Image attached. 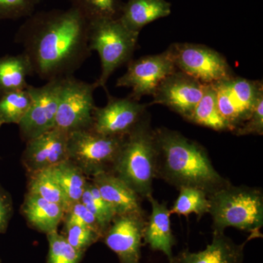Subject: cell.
Listing matches in <instances>:
<instances>
[{
  "mask_svg": "<svg viewBox=\"0 0 263 263\" xmlns=\"http://www.w3.org/2000/svg\"><path fill=\"white\" fill-rule=\"evenodd\" d=\"M27 176L28 193L35 194L48 201L59 204L65 210L68 208L63 192L51 168L27 173Z\"/></svg>",
  "mask_w": 263,
  "mask_h": 263,
  "instance_id": "24",
  "label": "cell"
},
{
  "mask_svg": "<svg viewBox=\"0 0 263 263\" xmlns=\"http://www.w3.org/2000/svg\"><path fill=\"white\" fill-rule=\"evenodd\" d=\"M152 205V213L146 219L143 240L154 251L163 252L169 260L174 257L173 247L176 238L171 224V212L164 202L156 200L153 195L147 197Z\"/></svg>",
  "mask_w": 263,
  "mask_h": 263,
  "instance_id": "17",
  "label": "cell"
},
{
  "mask_svg": "<svg viewBox=\"0 0 263 263\" xmlns=\"http://www.w3.org/2000/svg\"><path fill=\"white\" fill-rule=\"evenodd\" d=\"M65 208L27 192L21 206V214L32 229L48 235L58 230L63 220Z\"/></svg>",
  "mask_w": 263,
  "mask_h": 263,
  "instance_id": "19",
  "label": "cell"
},
{
  "mask_svg": "<svg viewBox=\"0 0 263 263\" xmlns=\"http://www.w3.org/2000/svg\"><path fill=\"white\" fill-rule=\"evenodd\" d=\"M69 133L53 128L26 142L22 163L27 173L51 168L68 160Z\"/></svg>",
  "mask_w": 263,
  "mask_h": 263,
  "instance_id": "15",
  "label": "cell"
},
{
  "mask_svg": "<svg viewBox=\"0 0 263 263\" xmlns=\"http://www.w3.org/2000/svg\"><path fill=\"white\" fill-rule=\"evenodd\" d=\"M208 197L214 233H224L231 227L257 238L262 236L263 193L260 188L234 186L230 183Z\"/></svg>",
  "mask_w": 263,
  "mask_h": 263,
  "instance_id": "3",
  "label": "cell"
},
{
  "mask_svg": "<svg viewBox=\"0 0 263 263\" xmlns=\"http://www.w3.org/2000/svg\"><path fill=\"white\" fill-rule=\"evenodd\" d=\"M91 181L116 215L145 213L141 197L113 173H101L91 178Z\"/></svg>",
  "mask_w": 263,
  "mask_h": 263,
  "instance_id": "16",
  "label": "cell"
},
{
  "mask_svg": "<svg viewBox=\"0 0 263 263\" xmlns=\"http://www.w3.org/2000/svg\"><path fill=\"white\" fill-rule=\"evenodd\" d=\"M205 85L176 70L159 85L152 95L151 105L167 107L187 121L202 98Z\"/></svg>",
  "mask_w": 263,
  "mask_h": 263,
  "instance_id": "13",
  "label": "cell"
},
{
  "mask_svg": "<svg viewBox=\"0 0 263 263\" xmlns=\"http://www.w3.org/2000/svg\"><path fill=\"white\" fill-rule=\"evenodd\" d=\"M167 51L177 70L203 84H212L233 76L226 57L204 45L176 43Z\"/></svg>",
  "mask_w": 263,
  "mask_h": 263,
  "instance_id": "9",
  "label": "cell"
},
{
  "mask_svg": "<svg viewBox=\"0 0 263 263\" xmlns=\"http://www.w3.org/2000/svg\"><path fill=\"white\" fill-rule=\"evenodd\" d=\"M89 22L70 7L34 12L15 36L34 74L46 81L73 76L91 55Z\"/></svg>",
  "mask_w": 263,
  "mask_h": 263,
  "instance_id": "1",
  "label": "cell"
},
{
  "mask_svg": "<svg viewBox=\"0 0 263 263\" xmlns=\"http://www.w3.org/2000/svg\"><path fill=\"white\" fill-rule=\"evenodd\" d=\"M89 22L119 19L124 3L122 0H68Z\"/></svg>",
  "mask_w": 263,
  "mask_h": 263,
  "instance_id": "25",
  "label": "cell"
},
{
  "mask_svg": "<svg viewBox=\"0 0 263 263\" xmlns=\"http://www.w3.org/2000/svg\"><path fill=\"white\" fill-rule=\"evenodd\" d=\"M179 190V197L170 210L171 214L188 216L195 214L199 217H202L209 214L210 202L205 192L193 187H182Z\"/></svg>",
  "mask_w": 263,
  "mask_h": 263,
  "instance_id": "27",
  "label": "cell"
},
{
  "mask_svg": "<svg viewBox=\"0 0 263 263\" xmlns=\"http://www.w3.org/2000/svg\"><path fill=\"white\" fill-rule=\"evenodd\" d=\"M33 75L32 64L24 52L0 57V97L27 89V78Z\"/></svg>",
  "mask_w": 263,
  "mask_h": 263,
  "instance_id": "21",
  "label": "cell"
},
{
  "mask_svg": "<svg viewBox=\"0 0 263 263\" xmlns=\"http://www.w3.org/2000/svg\"><path fill=\"white\" fill-rule=\"evenodd\" d=\"M187 121L215 131H230L229 126L219 113L216 91L212 84L205 85L203 95Z\"/></svg>",
  "mask_w": 263,
  "mask_h": 263,
  "instance_id": "23",
  "label": "cell"
},
{
  "mask_svg": "<svg viewBox=\"0 0 263 263\" xmlns=\"http://www.w3.org/2000/svg\"><path fill=\"white\" fill-rule=\"evenodd\" d=\"M13 214L11 196L0 185V234L5 233Z\"/></svg>",
  "mask_w": 263,
  "mask_h": 263,
  "instance_id": "34",
  "label": "cell"
},
{
  "mask_svg": "<svg viewBox=\"0 0 263 263\" xmlns=\"http://www.w3.org/2000/svg\"><path fill=\"white\" fill-rule=\"evenodd\" d=\"M32 102L27 88L0 97V124H18L28 111Z\"/></svg>",
  "mask_w": 263,
  "mask_h": 263,
  "instance_id": "26",
  "label": "cell"
},
{
  "mask_svg": "<svg viewBox=\"0 0 263 263\" xmlns=\"http://www.w3.org/2000/svg\"><path fill=\"white\" fill-rule=\"evenodd\" d=\"M51 169L63 192L68 207L74 202L80 201L89 181L83 171L69 159Z\"/></svg>",
  "mask_w": 263,
  "mask_h": 263,
  "instance_id": "22",
  "label": "cell"
},
{
  "mask_svg": "<svg viewBox=\"0 0 263 263\" xmlns=\"http://www.w3.org/2000/svg\"><path fill=\"white\" fill-rule=\"evenodd\" d=\"M169 261L170 263H179L177 257H174L172 259H170Z\"/></svg>",
  "mask_w": 263,
  "mask_h": 263,
  "instance_id": "35",
  "label": "cell"
},
{
  "mask_svg": "<svg viewBox=\"0 0 263 263\" xmlns=\"http://www.w3.org/2000/svg\"><path fill=\"white\" fill-rule=\"evenodd\" d=\"M146 213L116 215L102 240L120 263H140Z\"/></svg>",
  "mask_w": 263,
  "mask_h": 263,
  "instance_id": "14",
  "label": "cell"
},
{
  "mask_svg": "<svg viewBox=\"0 0 263 263\" xmlns=\"http://www.w3.org/2000/svg\"><path fill=\"white\" fill-rule=\"evenodd\" d=\"M63 224L61 234L69 245L79 252L86 253L91 246L102 239L100 233L87 227L70 221H65Z\"/></svg>",
  "mask_w": 263,
  "mask_h": 263,
  "instance_id": "30",
  "label": "cell"
},
{
  "mask_svg": "<svg viewBox=\"0 0 263 263\" xmlns=\"http://www.w3.org/2000/svg\"><path fill=\"white\" fill-rule=\"evenodd\" d=\"M238 136L263 135V95L259 98L248 119L238 129L233 132Z\"/></svg>",
  "mask_w": 263,
  "mask_h": 263,
  "instance_id": "33",
  "label": "cell"
},
{
  "mask_svg": "<svg viewBox=\"0 0 263 263\" xmlns=\"http://www.w3.org/2000/svg\"><path fill=\"white\" fill-rule=\"evenodd\" d=\"M0 263H2V262H1V259H0Z\"/></svg>",
  "mask_w": 263,
  "mask_h": 263,
  "instance_id": "37",
  "label": "cell"
},
{
  "mask_svg": "<svg viewBox=\"0 0 263 263\" xmlns=\"http://www.w3.org/2000/svg\"><path fill=\"white\" fill-rule=\"evenodd\" d=\"M48 243L46 263H81L84 252H79L69 245L65 237L57 231L46 235Z\"/></svg>",
  "mask_w": 263,
  "mask_h": 263,
  "instance_id": "29",
  "label": "cell"
},
{
  "mask_svg": "<svg viewBox=\"0 0 263 263\" xmlns=\"http://www.w3.org/2000/svg\"><path fill=\"white\" fill-rule=\"evenodd\" d=\"M81 201L95 216L105 234L110 223L116 216L115 212L100 195V192L91 180H89Z\"/></svg>",
  "mask_w": 263,
  "mask_h": 263,
  "instance_id": "28",
  "label": "cell"
},
{
  "mask_svg": "<svg viewBox=\"0 0 263 263\" xmlns=\"http://www.w3.org/2000/svg\"><path fill=\"white\" fill-rule=\"evenodd\" d=\"M212 84L219 113L233 133L248 119L262 96V82L232 76Z\"/></svg>",
  "mask_w": 263,
  "mask_h": 263,
  "instance_id": "8",
  "label": "cell"
},
{
  "mask_svg": "<svg viewBox=\"0 0 263 263\" xmlns=\"http://www.w3.org/2000/svg\"><path fill=\"white\" fill-rule=\"evenodd\" d=\"M62 79H52L40 87L32 85L27 87L32 96V105L18 124L21 138L25 143L54 128Z\"/></svg>",
  "mask_w": 263,
  "mask_h": 263,
  "instance_id": "11",
  "label": "cell"
},
{
  "mask_svg": "<svg viewBox=\"0 0 263 263\" xmlns=\"http://www.w3.org/2000/svg\"><path fill=\"white\" fill-rule=\"evenodd\" d=\"M126 137L105 136L92 128L69 133L68 159L87 178L101 173H113Z\"/></svg>",
  "mask_w": 263,
  "mask_h": 263,
  "instance_id": "6",
  "label": "cell"
},
{
  "mask_svg": "<svg viewBox=\"0 0 263 263\" xmlns=\"http://www.w3.org/2000/svg\"><path fill=\"white\" fill-rule=\"evenodd\" d=\"M65 221H70L91 228L100 233L103 238L104 232L98 219L88 210L87 208L85 206L81 200L71 204L66 209L62 222Z\"/></svg>",
  "mask_w": 263,
  "mask_h": 263,
  "instance_id": "32",
  "label": "cell"
},
{
  "mask_svg": "<svg viewBox=\"0 0 263 263\" xmlns=\"http://www.w3.org/2000/svg\"><path fill=\"white\" fill-rule=\"evenodd\" d=\"M257 238L251 234L245 243L237 245L224 233H213V239L206 248L198 252L184 251L177 256L179 263H243L245 247L249 240Z\"/></svg>",
  "mask_w": 263,
  "mask_h": 263,
  "instance_id": "18",
  "label": "cell"
},
{
  "mask_svg": "<svg viewBox=\"0 0 263 263\" xmlns=\"http://www.w3.org/2000/svg\"><path fill=\"white\" fill-rule=\"evenodd\" d=\"M108 95L104 107H95L93 111V129L105 136H127L147 115L148 105L128 98H116Z\"/></svg>",
  "mask_w": 263,
  "mask_h": 263,
  "instance_id": "12",
  "label": "cell"
},
{
  "mask_svg": "<svg viewBox=\"0 0 263 263\" xmlns=\"http://www.w3.org/2000/svg\"><path fill=\"white\" fill-rule=\"evenodd\" d=\"M41 0H0V21L28 18Z\"/></svg>",
  "mask_w": 263,
  "mask_h": 263,
  "instance_id": "31",
  "label": "cell"
},
{
  "mask_svg": "<svg viewBox=\"0 0 263 263\" xmlns=\"http://www.w3.org/2000/svg\"><path fill=\"white\" fill-rule=\"evenodd\" d=\"M157 145L147 114L126 137L113 174L127 183L142 199L152 195L155 179Z\"/></svg>",
  "mask_w": 263,
  "mask_h": 263,
  "instance_id": "4",
  "label": "cell"
},
{
  "mask_svg": "<svg viewBox=\"0 0 263 263\" xmlns=\"http://www.w3.org/2000/svg\"><path fill=\"white\" fill-rule=\"evenodd\" d=\"M157 145L155 177L179 190L200 189L210 195L230 181L213 165L206 149L168 128L154 129Z\"/></svg>",
  "mask_w": 263,
  "mask_h": 263,
  "instance_id": "2",
  "label": "cell"
},
{
  "mask_svg": "<svg viewBox=\"0 0 263 263\" xmlns=\"http://www.w3.org/2000/svg\"><path fill=\"white\" fill-rule=\"evenodd\" d=\"M96 89L95 82L89 84L73 76L64 77L54 127L67 133L91 128Z\"/></svg>",
  "mask_w": 263,
  "mask_h": 263,
  "instance_id": "7",
  "label": "cell"
},
{
  "mask_svg": "<svg viewBox=\"0 0 263 263\" xmlns=\"http://www.w3.org/2000/svg\"><path fill=\"white\" fill-rule=\"evenodd\" d=\"M2 126H3V125H1V124H0V128L2 127Z\"/></svg>",
  "mask_w": 263,
  "mask_h": 263,
  "instance_id": "36",
  "label": "cell"
},
{
  "mask_svg": "<svg viewBox=\"0 0 263 263\" xmlns=\"http://www.w3.org/2000/svg\"><path fill=\"white\" fill-rule=\"evenodd\" d=\"M177 70L166 50L163 53L142 57L128 62L127 72L117 79V87L130 88L129 98L139 101L153 95L159 85Z\"/></svg>",
  "mask_w": 263,
  "mask_h": 263,
  "instance_id": "10",
  "label": "cell"
},
{
  "mask_svg": "<svg viewBox=\"0 0 263 263\" xmlns=\"http://www.w3.org/2000/svg\"><path fill=\"white\" fill-rule=\"evenodd\" d=\"M139 34L128 29L119 19L89 22V43L101 63V73L95 84L106 89L109 78L119 67L133 60Z\"/></svg>",
  "mask_w": 263,
  "mask_h": 263,
  "instance_id": "5",
  "label": "cell"
},
{
  "mask_svg": "<svg viewBox=\"0 0 263 263\" xmlns=\"http://www.w3.org/2000/svg\"><path fill=\"white\" fill-rule=\"evenodd\" d=\"M171 7L167 0H128L119 19L132 32L140 34L147 24L171 15Z\"/></svg>",
  "mask_w": 263,
  "mask_h": 263,
  "instance_id": "20",
  "label": "cell"
}]
</instances>
